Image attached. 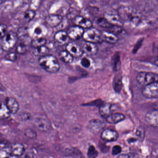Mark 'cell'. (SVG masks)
Here are the masks:
<instances>
[{"instance_id": "27", "label": "cell", "mask_w": 158, "mask_h": 158, "mask_svg": "<svg viewBox=\"0 0 158 158\" xmlns=\"http://www.w3.org/2000/svg\"><path fill=\"white\" fill-rule=\"evenodd\" d=\"M47 43V40L43 37L35 38L31 41V45L32 48H37L44 46Z\"/></svg>"}, {"instance_id": "31", "label": "cell", "mask_w": 158, "mask_h": 158, "mask_svg": "<svg viewBox=\"0 0 158 158\" xmlns=\"http://www.w3.org/2000/svg\"><path fill=\"white\" fill-rule=\"evenodd\" d=\"M11 156V148H4L0 150V158H6Z\"/></svg>"}, {"instance_id": "33", "label": "cell", "mask_w": 158, "mask_h": 158, "mask_svg": "<svg viewBox=\"0 0 158 158\" xmlns=\"http://www.w3.org/2000/svg\"><path fill=\"white\" fill-rule=\"evenodd\" d=\"M24 134L27 137L31 139H35L37 136L35 131L31 128H27V129H26L25 130Z\"/></svg>"}, {"instance_id": "6", "label": "cell", "mask_w": 158, "mask_h": 158, "mask_svg": "<svg viewBox=\"0 0 158 158\" xmlns=\"http://www.w3.org/2000/svg\"><path fill=\"white\" fill-rule=\"evenodd\" d=\"M142 94L148 98H157L158 97V82H153L145 85L142 90Z\"/></svg>"}, {"instance_id": "25", "label": "cell", "mask_w": 158, "mask_h": 158, "mask_svg": "<svg viewBox=\"0 0 158 158\" xmlns=\"http://www.w3.org/2000/svg\"><path fill=\"white\" fill-rule=\"evenodd\" d=\"M49 49L48 47L44 46L38 48H35L33 51V54L36 56L39 57H42L49 54Z\"/></svg>"}, {"instance_id": "17", "label": "cell", "mask_w": 158, "mask_h": 158, "mask_svg": "<svg viewBox=\"0 0 158 158\" xmlns=\"http://www.w3.org/2000/svg\"><path fill=\"white\" fill-rule=\"evenodd\" d=\"M76 25L82 27L83 29H88L92 27V23L90 20L81 16H77L74 20Z\"/></svg>"}, {"instance_id": "23", "label": "cell", "mask_w": 158, "mask_h": 158, "mask_svg": "<svg viewBox=\"0 0 158 158\" xmlns=\"http://www.w3.org/2000/svg\"><path fill=\"white\" fill-rule=\"evenodd\" d=\"M125 119V116L123 114L116 113L112 114L107 120L111 123H117Z\"/></svg>"}, {"instance_id": "9", "label": "cell", "mask_w": 158, "mask_h": 158, "mask_svg": "<svg viewBox=\"0 0 158 158\" xmlns=\"http://www.w3.org/2000/svg\"><path fill=\"white\" fill-rule=\"evenodd\" d=\"M67 32L69 39L76 40L83 37L84 29L78 26H73L69 27Z\"/></svg>"}, {"instance_id": "20", "label": "cell", "mask_w": 158, "mask_h": 158, "mask_svg": "<svg viewBox=\"0 0 158 158\" xmlns=\"http://www.w3.org/2000/svg\"><path fill=\"white\" fill-rule=\"evenodd\" d=\"M25 151V149L23 144L21 143H15L11 147V156L12 157H20L23 155Z\"/></svg>"}, {"instance_id": "40", "label": "cell", "mask_w": 158, "mask_h": 158, "mask_svg": "<svg viewBox=\"0 0 158 158\" xmlns=\"http://www.w3.org/2000/svg\"><path fill=\"white\" fill-rule=\"evenodd\" d=\"M122 150L121 146H119V145H115L113 148L112 154L114 155H118L121 153Z\"/></svg>"}, {"instance_id": "32", "label": "cell", "mask_w": 158, "mask_h": 158, "mask_svg": "<svg viewBox=\"0 0 158 158\" xmlns=\"http://www.w3.org/2000/svg\"><path fill=\"white\" fill-rule=\"evenodd\" d=\"M98 152L97 149L95 148L94 146H92V145L89 146L87 152V155L89 158H96L98 156Z\"/></svg>"}, {"instance_id": "5", "label": "cell", "mask_w": 158, "mask_h": 158, "mask_svg": "<svg viewBox=\"0 0 158 158\" xmlns=\"http://www.w3.org/2000/svg\"><path fill=\"white\" fill-rule=\"evenodd\" d=\"M83 38L85 41L96 43L101 40V32L95 28H88L86 31H84Z\"/></svg>"}, {"instance_id": "4", "label": "cell", "mask_w": 158, "mask_h": 158, "mask_svg": "<svg viewBox=\"0 0 158 158\" xmlns=\"http://www.w3.org/2000/svg\"><path fill=\"white\" fill-rule=\"evenodd\" d=\"M137 81L143 85L158 82V75L157 73L148 72H140L136 76Z\"/></svg>"}, {"instance_id": "24", "label": "cell", "mask_w": 158, "mask_h": 158, "mask_svg": "<svg viewBox=\"0 0 158 158\" xmlns=\"http://www.w3.org/2000/svg\"><path fill=\"white\" fill-rule=\"evenodd\" d=\"M59 58L65 63H71L73 61L74 57L67 51H61L59 53Z\"/></svg>"}, {"instance_id": "10", "label": "cell", "mask_w": 158, "mask_h": 158, "mask_svg": "<svg viewBox=\"0 0 158 158\" xmlns=\"http://www.w3.org/2000/svg\"><path fill=\"white\" fill-rule=\"evenodd\" d=\"M66 51L73 57L79 58L83 54L81 46L74 42H70L66 45Z\"/></svg>"}, {"instance_id": "39", "label": "cell", "mask_w": 158, "mask_h": 158, "mask_svg": "<svg viewBox=\"0 0 158 158\" xmlns=\"http://www.w3.org/2000/svg\"><path fill=\"white\" fill-rule=\"evenodd\" d=\"M112 66L113 70L116 71L119 70L120 67V62L119 57H116L115 59H114V61L112 63Z\"/></svg>"}, {"instance_id": "18", "label": "cell", "mask_w": 158, "mask_h": 158, "mask_svg": "<svg viewBox=\"0 0 158 158\" xmlns=\"http://www.w3.org/2000/svg\"><path fill=\"white\" fill-rule=\"evenodd\" d=\"M37 128L40 131L46 132L48 131L51 127V123L46 118H38L35 121Z\"/></svg>"}, {"instance_id": "11", "label": "cell", "mask_w": 158, "mask_h": 158, "mask_svg": "<svg viewBox=\"0 0 158 158\" xmlns=\"http://www.w3.org/2000/svg\"><path fill=\"white\" fill-rule=\"evenodd\" d=\"M118 133L113 129L107 128L103 130L101 134V138L106 141H115L118 139Z\"/></svg>"}, {"instance_id": "42", "label": "cell", "mask_w": 158, "mask_h": 158, "mask_svg": "<svg viewBox=\"0 0 158 158\" xmlns=\"http://www.w3.org/2000/svg\"><path fill=\"white\" fill-rule=\"evenodd\" d=\"M129 155H127V154H122V155H119V156H118V157H121V158H127V157H129Z\"/></svg>"}, {"instance_id": "29", "label": "cell", "mask_w": 158, "mask_h": 158, "mask_svg": "<svg viewBox=\"0 0 158 158\" xmlns=\"http://www.w3.org/2000/svg\"><path fill=\"white\" fill-rule=\"evenodd\" d=\"M98 23L100 26L104 28H110L113 26L105 18H101L98 20Z\"/></svg>"}, {"instance_id": "13", "label": "cell", "mask_w": 158, "mask_h": 158, "mask_svg": "<svg viewBox=\"0 0 158 158\" xmlns=\"http://www.w3.org/2000/svg\"><path fill=\"white\" fill-rule=\"evenodd\" d=\"M146 121L150 125L154 127L158 126V110H153L150 111L146 115Z\"/></svg>"}, {"instance_id": "16", "label": "cell", "mask_w": 158, "mask_h": 158, "mask_svg": "<svg viewBox=\"0 0 158 158\" xmlns=\"http://www.w3.org/2000/svg\"><path fill=\"white\" fill-rule=\"evenodd\" d=\"M62 21V17L58 15L51 14L45 18V22L51 27H55L60 24Z\"/></svg>"}, {"instance_id": "12", "label": "cell", "mask_w": 158, "mask_h": 158, "mask_svg": "<svg viewBox=\"0 0 158 158\" xmlns=\"http://www.w3.org/2000/svg\"><path fill=\"white\" fill-rule=\"evenodd\" d=\"M105 18L111 24L115 26L121 27L123 25V21L119 15L112 13H106L104 15Z\"/></svg>"}, {"instance_id": "28", "label": "cell", "mask_w": 158, "mask_h": 158, "mask_svg": "<svg viewBox=\"0 0 158 158\" xmlns=\"http://www.w3.org/2000/svg\"><path fill=\"white\" fill-rule=\"evenodd\" d=\"M36 13L34 10H29L26 11L24 15V22L28 23L32 21L35 16Z\"/></svg>"}, {"instance_id": "43", "label": "cell", "mask_w": 158, "mask_h": 158, "mask_svg": "<svg viewBox=\"0 0 158 158\" xmlns=\"http://www.w3.org/2000/svg\"><path fill=\"white\" fill-rule=\"evenodd\" d=\"M8 0H0V4H2L7 2Z\"/></svg>"}, {"instance_id": "15", "label": "cell", "mask_w": 158, "mask_h": 158, "mask_svg": "<svg viewBox=\"0 0 158 158\" xmlns=\"http://www.w3.org/2000/svg\"><path fill=\"white\" fill-rule=\"evenodd\" d=\"M99 107L100 114L103 118L107 119L112 114L113 105L111 103L103 102Z\"/></svg>"}, {"instance_id": "21", "label": "cell", "mask_w": 158, "mask_h": 158, "mask_svg": "<svg viewBox=\"0 0 158 158\" xmlns=\"http://www.w3.org/2000/svg\"><path fill=\"white\" fill-rule=\"evenodd\" d=\"M54 40L55 41L61 44L64 45L68 41L69 38L67 35V32L63 30L58 31L54 35Z\"/></svg>"}, {"instance_id": "8", "label": "cell", "mask_w": 158, "mask_h": 158, "mask_svg": "<svg viewBox=\"0 0 158 158\" xmlns=\"http://www.w3.org/2000/svg\"><path fill=\"white\" fill-rule=\"evenodd\" d=\"M80 46L83 53H85L89 56L96 55L98 50V46L96 45V43L89 42L85 40L81 43Z\"/></svg>"}, {"instance_id": "36", "label": "cell", "mask_w": 158, "mask_h": 158, "mask_svg": "<svg viewBox=\"0 0 158 158\" xmlns=\"http://www.w3.org/2000/svg\"><path fill=\"white\" fill-rule=\"evenodd\" d=\"M18 58L17 53L15 52H10L6 55L5 57V59L7 60L10 61H15L17 60Z\"/></svg>"}, {"instance_id": "19", "label": "cell", "mask_w": 158, "mask_h": 158, "mask_svg": "<svg viewBox=\"0 0 158 158\" xmlns=\"http://www.w3.org/2000/svg\"><path fill=\"white\" fill-rule=\"evenodd\" d=\"M101 39L102 40L111 44L116 43L119 40L116 34L108 31H103L101 32Z\"/></svg>"}, {"instance_id": "2", "label": "cell", "mask_w": 158, "mask_h": 158, "mask_svg": "<svg viewBox=\"0 0 158 158\" xmlns=\"http://www.w3.org/2000/svg\"><path fill=\"white\" fill-rule=\"evenodd\" d=\"M38 63L42 69L50 73H57L60 69V63L58 59L50 54L40 57Z\"/></svg>"}, {"instance_id": "35", "label": "cell", "mask_w": 158, "mask_h": 158, "mask_svg": "<svg viewBox=\"0 0 158 158\" xmlns=\"http://www.w3.org/2000/svg\"><path fill=\"white\" fill-rule=\"evenodd\" d=\"M43 27H37L34 30V35L36 38L43 37Z\"/></svg>"}, {"instance_id": "7", "label": "cell", "mask_w": 158, "mask_h": 158, "mask_svg": "<svg viewBox=\"0 0 158 158\" xmlns=\"http://www.w3.org/2000/svg\"><path fill=\"white\" fill-rule=\"evenodd\" d=\"M105 124L101 120L98 119H93L88 123L87 128L94 134H98L105 127Z\"/></svg>"}, {"instance_id": "22", "label": "cell", "mask_w": 158, "mask_h": 158, "mask_svg": "<svg viewBox=\"0 0 158 158\" xmlns=\"http://www.w3.org/2000/svg\"><path fill=\"white\" fill-rule=\"evenodd\" d=\"M10 112L6 103L0 101V119H8L11 116Z\"/></svg>"}, {"instance_id": "38", "label": "cell", "mask_w": 158, "mask_h": 158, "mask_svg": "<svg viewBox=\"0 0 158 158\" xmlns=\"http://www.w3.org/2000/svg\"><path fill=\"white\" fill-rule=\"evenodd\" d=\"M8 27L7 25L4 24H0V39L2 38L5 34L7 33Z\"/></svg>"}, {"instance_id": "26", "label": "cell", "mask_w": 158, "mask_h": 158, "mask_svg": "<svg viewBox=\"0 0 158 158\" xmlns=\"http://www.w3.org/2000/svg\"><path fill=\"white\" fill-rule=\"evenodd\" d=\"M113 88L115 92H120L122 89L123 86V83H122V76L120 75H116L114 77L113 79Z\"/></svg>"}, {"instance_id": "3", "label": "cell", "mask_w": 158, "mask_h": 158, "mask_svg": "<svg viewBox=\"0 0 158 158\" xmlns=\"http://www.w3.org/2000/svg\"><path fill=\"white\" fill-rule=\"evenodd\" d=\"M18 38L17 34L15 32L10 31L6 33L2 38L1 44L2 49L4 51H10L15 47Z\"/></svg>"}, {"instance_id": "41", "label": "cell", "mask_w": 158, "mask_h": 158, "mask_svg": "<svg viewBox=\"0 0 158 158\" xmlns=\"http://www.w3.org/2000/svg\"><path fill=\"white\" fill-rule=\"evenodd\" d=\"M81 64L83 67L85 68H88L90 66V62L88 59L87 58H83L81 62Z\"/></svg>"}, {"instance_id": "34", "label": "cell", "mask_w": 158, "mask_h": 158, "mask_svg": "<svg viewBox=\"0 0 158 158\" xmlns=\"http://www.w3.org/2000/svg\"><path fill=\"white\" fill-rule=\"evenodd\" d=\"M18 118L21 121H27L31 118V114L27 111H22L18 115Z\"/></svg>"}, {"instance_id": "30", "label": "cell", "mask_w": 158, "mask_h": 158, "mask_svg": "<svg viewBox=\"0 0 158 158\" xmlns=\"http://www.w3.org/2000/svg\"><path fill=\"white\" fill-rule=\"evenodd\" d=\"M27 51V48L26 45L23 43H21L16 47V53L17 54H23L26 53Z\"/></svg>"}, {"instance_id": "14", "label": "cell", "mask_w": 158, "mask_h": 158, "mask_svg": "<svg viewBox=\"0 0 158 158\" xmlns=\"http://www.w3.org/2000/svg\"><path fill=\"white\" fill-rule=\"evenodd\" d=\"M6 103L11 113L15 114L19 111V104L16 99L11 97H7L6 99Z\"/></svg>"}, {"instance_id": "1", "label": "cell", "mask_w": 158, "mask_h": 158, "mask_svg": "<svg viewBox=\"0 0 158 158\" xmlns=\"http://www.w3.org/2000/svg\"><path fill=\"white\" fill-rule=\"evenodd\" d=\"M118 14L123 22L135 24L139 23L141 18V13L131 6H121L118 9Z\"/></svg>"}, {"instance_id": "37", "label": "cell", "mask_w": 158, "mask_h": 158, "mask_svg": "<svg viewBox=\"0 0 158 158\" xmlns=\"http://www.w3.org/2000/svg\"><path fill=\"white\" fill-rule=\"evenodd\" d=\"M145 131L143 128L139 127L136 131L135 134L139 140H143L145 137Z\"/></svg>"}]
</instances>
